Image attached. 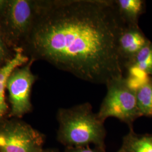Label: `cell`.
I'll return each instance as SVG.
<instances>
[{
    "mask_svg": "<svg viewBox=\"0 0 152 152\" xmlns=\"http://www.w3.org/2000/svg\"><path fill=\"white\" fill-rule=\"evenodd\" d=\"M126 26L113 0L41 2L31 42L39 58L81 80L107 85L124 77L118 41Z\"/></svg>",
    "mask_w": 152,
    "mask_h": 152,
    "instance_id": "1",
    "label": "cell"
},
{
    "mask_svg": "<svg viewBox=\"0 0 152 152\" xmlns=\"http://www.w3.org/2000/svg\"><path fill=\"white\" fill-rule=\"evenodd\" d=\"M59 124L58 141L66 148L90 146L105 149L107 135L104 122L92 112V105L85 103L71 108L60 109L58 113Z\"/></svg>",
    "mask_w": 152,
    "mask_h": 152,
    "instance_id": "2",
    "label": "cell"
},
{
    "mask_svg": "<svg viewBox=\"0 0 152 152\" xmlns=\"http://www.w3.org/2000/svg\"><path fill=\"white\" fill-rule=\"evenodd\" d=\"M107 93L100 105L98 117L105 122L114 117L132 127L134 122L141 117L137 107L136 90L129 85L125 76L109 82Z\"/></svg>",
    "mask_w": 152,
    "mask_h": 152,
    "instance_id": "3",
    "label": "cell"
},
{
    "mask_svg": "<svg viewBox=\"0 0 152 152\" xmlns=\"http://www.w3.org/2000/svg\"><path fill=\"white\" fill-rule=\"evenodd\" d=\"M45 136L21 121L0 124V152H42Z\"/></svg>",
    "mask_w": 152,
    "mask_h": 152,
    "instance_id": "4",
    "label": "cell"
},
{
    "mask_svg": "<svg viewBox=\"0 0 152 152\" xmlns=\"http://www.w3.org/2000/svg\"><path fill=\"white\" fill-rule=\"evenodd\" d=\"M32 61L12 72L7 82L6 88L11 104L10 115L22 117L32 108L30 95L36 76L31 70Z\"/></svg>",
    "mask_w": 152,
    "mask_h": 152,
    "instance_id": "5",
    "label": "cell"
},
{
    "mask_svg": "<svg viewBox=\"0 0 152 152\" xmlns=\"http://www.w3.org/2000/svg\"><path fill=\"white\" fill-rule=\"evenodd\" d=\"M5 22L9 34L19 38L31 29L36 14L37 4L26 0H14L6 3Z\"/></svg>",
    "mask_w": 152,
    "mask_h": 152,
    "instance_id": "6",
    "label": "cell"
},
{
    "mask_svg": "<svg viewBox=\"0 0 152 152\" xmlns=\"http://www.w3.org/2000/svg\"><path fill=\"white\" fill-rule=\"evenodd\" d=\"M127 72L126 77L131 87L136 90L152 76V43L151 42L125 66Z\"/></svg>",
    "mask_w": 152,
    "mask_h": 152,
    "instance_id": "7",
    "label": "cell"
},
{
    "mask_svg": "<svg viewBox=\"0 0 152 152\" xmlns=\"http://www.w3.org/2000/svg\"><path fill=\"white\" fill-rule=\"evenodd\" d=\"M151 41L139 26H126L118 41V53L124 67Z\"/></svg>",
    "mask_w": 152,
    "mask_h": 152,
    "instance_id": "8",
    "label": "cell"
},
{
    "mask_svg": "<svg viewBox=\"0 0 152 152\" xmlns=\"http://www.w3.org/2000/svg\"><path fill=\"white\" fill-rule=\"evenodd\" d=\"M28 58L24 55L22 49L18 48L13 58L0 67V121L7 109L5 94L8 78L13 71L19 66L26 64Z\"/></svg>",
    "mask_w": 152,
    "mask_h": 152,
    "instance_id": "9",
    "label": "cell"
},
{
    "mask_svg": "<svg viewBox=\"0 0 152 152\" xmlns=\"http://www.w3.org/2000/svg\"><path fill=\"white\" fill-rule=\"evenodd\" d=\"M121 18L126 26H138L140 16L145 11L142 0H114Z\"/></svg>",
    "mask_w": 152,
    "mask_h": 152,
    "instance_id": "10",
    "label": "cell"
},
{
    "mask_svg": "<svg viewBox=\"0 0 152 152\" xmlns=\"http://www.w3.org/2000/svg\"><path fill=\"white\" fill-rule=\"evenodd\" d=\"M117 152H152V134H138L130 127Z\"/></svg>",
    "mask_w": 152,
    "mask_h": 152,
    "instance_id": "11",
    "label": "cell"
},
{
    "mask_svg": "<svg viewBox=\"0 0 152 152\" xmlns=\"http://www.w3.org/2000/svg\"><path fill=\"white\" fill-rule=\"evenodd\" d=\"M137 107L141 116L152 117V77L147 80L136 90Z\"/></svg>",
    "mask_w": 152,
    "mask_h": 152,
    "instance_id": "12",
    "label": "cell"
},
{
    "mask_svg": "<svg viewBox=\"0 0 152 152\" xmlns=\"http://www.w3.org/2000/svg\"><path fill=\"white\" fill-rule=\"evenodd\" d=\"M65 152H106L105 149L98 147L94 148H90V146L85 147H76V148H66Z\"/></svg>",
    "mask_w": 152,
    "mask_h": 152,
    "instance_id": "13",
    "label": "cell"
},
{
    "mask_svg": "<svg viewBox=\"0 0 152 152\" xmlns=\"http://www.w3.org/2000/svg\"><path fill=\"white\" fill-rule=\"evenodd\" d=\"M7 54V48L1 34H0V64L5 60Z\"/></svg>",
    "mask_w": 152,
    "mask_h": 152,
    "instance_id": "14",
    "label": "cell"
},
{
    "mask_svg": "<svg viewBox=\"0 0 152 152\" xmlns=\"http://www.w3.org/2000/svg\"><path fill=\"white\" fill-rule=\"evenodd\" d=\"M42 152H59L56 150L55 149H44L43 151Z\"/></svg>",
    "mask_w": 152,
    "mask_h": 152,
    "instance_id": "15",
    "label": "cell"
},
{
    "mask_svg": "<svg viewBox=\"0 0 152 152\" xmlns=\"http://www.w3.org/2000/svg\"><path fill=\"white\" fill-rule=\"evenodd\" d=\"M151 77H152V76H151Z\"/></svg>",
    "mask_w": 152,
    "mask_h": 152,
    "instance_id": "16",
    "label": "cell"
}]
</instances>
